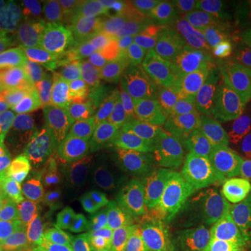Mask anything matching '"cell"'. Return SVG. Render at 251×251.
Segmentation results:
<instances>
[{"label": "cell", "instance_id": "cell-25", "mask_svg": "<svg viewBox=\"0 0 251 251\" xmlns=\"http://www.w3.org/2000/svg\"><path fill=\"white\" fill-rule=\"evenodd\" d=\"M208 116L216 123L232 120L242 112V103L234 87V78H227L208 97L197 102Z\"/></svg>", "mask_w": 251, "mask_h": 251}, {"label": "cell", "instance_id": "cell-13", "mask_svg": "<svg viewBox=\"0 0 251 251\" xmlns=\"http://www.w3.org/2000/svg\"><path fill=\"white\" fill-rule=\"evenodd\" d=\"M204 29L219 32V20L202 9L198 0H176L163 1L145 34H194Z\"/></svg>", "mask_w": 251, "mask_h": 251}, {"label": "cell", "instance_id": "cell-8", "mask_svg": "<svg viewBox=\"0 0 251 251\" xmlns=\"http://www.w3.org/2000/svg\"><path fill=\"white\" fill-rule=\"evenodd\" d=\"M131 221L147 247L152 243L172 240L187 233L193 225V216L181 198L175 193L163 201H145Z\"/></svg>", "mask_w": 251, "mask_h": 251}, {"label": "cell", "instance_id": "cell-16", "mask_svg": "<svg viewBox=\"0 0 251 251\" xmlns=\"http://www.w3.org/2000/svg\"><path fill=\"white\" fill-rule=\"evenodd\" d=\"M162 156L184 180L201 171L200 138L187 133L176 120H162Z\"/></svg>", "mask_w": 251, "mask_h": 251}, {"label": "cell", "instance_id": "cell-6", "mask_svg": "<svg viewBox=\"0 0 251 251\" xmlns=\"http://www.w3.org/2000/svg\"><path fill=\"white\" fill-rule=\"evenodd\" d=\"M105 150L106 171L100 211L131 219L145 201L140 187L138 163L113 144L106 143Z\"/></svg>", "mask_w": 251, "mask_h": 251}, {"label": "cell", "instance_id": "cell-15", "mask_svg": "<svg viewBox=\"0 0 251 251\" xmlns=\"http://www.w3.org/2000/svg\"><path fill=\"white\" fill-rule=\"evenodd\" d=\"M87 41L92 46L125 48L128 41L126 20L117 1H92L85 11Z\"/></svg>", "mask_w": 251, "mask_h": 251}, {"label": "cell", "instance_id": "cell-21", "mask_svg": "<svg viewBox=\"0 0 251 251\" xmlns=\"http://www.w3.org/2000/svg\"><path fill=\"white\" fill-rule=\"evenodd\" d=\"M138 179L145 201L168 200L176 193L179 186L177 173L163 156L140 163Z\"/></svg>", "mask_w": 251, "mask_h": 251}, {"label": "cell", "instance_id": "cell-1", "mask_svg": "<svg viewBox=\"0 0 251 251\" xmlns=\"http://www.w3.org/2000/svg\"><path fill=\"white\" fill-rule=\"evenodd\" d=\"M150 85L143 60L126 48L94 46L81 82V95L112 109L127 106Z\"/></svg>", "mask_w": 251, "mask_h": 251}, {"label": "cell", "instance_id": "cell-33", "mask_svg": "<svg viewBox=\"0 0 251 251\" xmlns=\"http://www.w3.org/2000/svg\"><path fill=\"white\" fill-rule=\"evenodd\" d=\"M234 87L240 99L242 108L251 100V73L234 78Z\"/></svg>", "mask_w": 251, "mask_h": 251}, {"label": "cell", "instance_id": "cell-40", "mask_svg": "<svg viewBox=\"0 0 251 251\" xmlns=\"http://www.w3.org/2000/svg\"><path fill=\"white\" fill-rule=\"evenodd\" d=\"M247 251H251V247H250V249H249V250H247Z\"/></svg>", "mask_w": 251, "mask_h": 251}, {"label": "cell", "instance_id": "cell-35", "mask_svg": "<svg viewBox=\"0 0 251 251\" xmlns=\"http://www.w3.org/2000/svg\"><path fill=\"white\" fill-rule=\"evenodd\" d=\"M239 186H240V196H242L243 205H244L246 214L249 216V221L251 224V183L244 176L240 175Z\"/></svg>", "mask_w": 251, "mask_h": 251}, {"label": "cell", "instance_id": "cell-27", "mask_svg": "<svg viewBox=\"0 0 251 251\" xmlns=\"http://www.w3.org/2000/svg\"><path fill=\"white\" fill-rule=\"evenodd\" d=\"M226 78L227 74L216 72L201 63L179 75L177 78H175V81H177L187 91L193 102H200L201 99L208 97L212 91H215Z\"/></svg>", "mask_w": 251, "mask_h": 251}, {"label": "cell", "instance_id": "cell-20", "mask_svg": "<svg viewBox=\"0 0 251 251\" xmlns=\"http://www.w3.org/2000/svg\"><path fill=\"white\" fill-rule=\"evenodd\" d=\"M161 120L145 122L122 133L113 144L120 151L130 156L135 163H144L162 156Z\"/></svg>", "mask_w": 251, "mask_h": 251}, {"label": "cell", "instance_id": "cell-26", "mask_svg": "<svg viewBox=\"0 0 251 251\" xmlns=\"http://www.w3.org/2000/svg\"><path fill=\"white\" fill-rule=\"evenodd\" d=\"M126 20L128 39L138 42L152 23L163 1L153 0H120L117 1Z\"/></svg>", "mask_w": 251, "mask_h": 251}, {"label": "cell", "instance_id": "cell-3", "mask_svg": "<svg viewBox=\"0 0 251 251\" xmlns=\"http://www.w3.org/2000/svg\"><path fill=\"white\" fill-rule=\"evenodd\" d=\"M67 176L70 169L46 134L0 137V190L10 180H62Z\"/></svg>", "mask_w": 251, "mask_h": 251}, {"label": "cell", "instance_id": "cell-30", "mask_svg": "<svg viewBox=\"0 0 251 251\" xmlns=\"http://www.w3.org/2000/svg\"><path fill=\"white\" fill-rule=\"evenodd\" d=\"M28 88L29 82L27 77L18 73L17 67L0 64V108Z\"/></svg>", "mask_w": 251, "mask_h": 251}, {"label": "cell", "instance_id": "cell-32", "mask_svg": "<svg viewBox=\"0 0 251 251\" xmlns=\"http://www.w3.org/2000/svg\"><path fill=\"white\" fill-rule=\"evenodd\" d=\"M144 251H190L188 234H180L179 237H175L172 240L152 243L147 246Z\"/></svg>", "mask_w": 251, "mask_h": 251}, {"label": "cell", "instance_id": "cell-22", "mask_svg": "<svg viewBox=\"0 0 251 251\" xmlns=\"http://www.w3.org/2000/svg\"><path fill=\"white\" fill-rule=\"evenodd\" d=\"M63 180L64 179L10 180L0 190V200L13 204L21 215H25L36 205H39Z\"/></svg>", "mask_w": 251, "mask_h": 251}, {"label": "cell", "instance_id": "cell-37", "mask_svg": "<svg viewBox=\"0 0 251 251\" xmlns=\"http://www.w3.org/2000/svg\"><path fill=\"white\" fill-rule=\"evenodd\" d=\"M240 175L244 176V177L251 183V143L250 145H249V148H247L246 153H244V156H243L242 172H240Z\"/></svg>", "mask_w": 251, "mask_h": 251}, {"label": "cell", "instance_id": "cell-12", "mask_svg": "<svg viewBox=\"0 0 251 251\" xmlns=\"http://www.w3.org/2000/svg\"><path fill=\"white\" fill-rule=\"evenodd\" d=\"M54 120L56 117L41 94L16 98L0 108V137L46 134Z\"/></svg>", "mask_w": 251, "mask_h": 251}, {"label": "cell", "instance_id": "cell-36", "mask_svg": "<svg viewBox=\"0 0 251 251\" xmlns=\"http://www.w3.org/2000/svg\"><path fill=\"white\" fill-rule=\"evenodd\" d=\"M249 73H251V48L247 50V53L243 56L242 60L230 70V73L227 75H230L232 78H237V77H242V75L249 74Z\"/></svg>", "mask_w": 251, "mask_h": 251}, {"label": "cell", "instance_id": "cell-4", "mask_svg": "<svg viewBox=\"0 0 251 251\" xmlns=\"http://www.w3.org/2000/svg\"><path fill=\"white\" fill-rule=\"evenodd\" d=\"M206 39L200 32H148L138 41L140 50L135 54L143 60L150 84H161L201 64Z\"/></svg>", "mask_w": 251, "mask_h": 251}, {"label": "cell", "instance_id": "cell-39", "mask_svg": "<svg viewBox=\"0 0 251 251\" xmlns=\"http://www.w3.org/2000/svg\"><path fill=\"white\" fill-rule=\"evenodd\" d=\"M242 110H244V112H247L249 115H251V100L247 103V105H244V106H243Z\"/></svg>", "mask_w": 251, "mask_h": 251}, {"label": "cell", "instance_id": "cell-34", "mask_svg": "<svg viewBox=\"0 0 251 251\" xmlns=\"http://www.w3.org/2000/svg\"><path fill=\"white\" fill-rule=\"evenodd\" d=\"M18 215H21V214L16 206L7 202V201L0 200V227L14 222V219Z\"/></svg>", "mask_w": 251, "mask_h": 251}, {"label": "cell", "instance_id": "cell-2", "mask_svg": "<svg viewBox=\"0 0 251 251\" xmlns=\"http://www.w3.org/2000/svg\"><path fill=\"white\" fill-rule=\"evenodd\" d=\"M94 46L88 41L46 39L31 63L41 95H81V82Z\"/></svg>", "mask_w": 251, "mask_h": 251}, {"label": "cell", "instance_id": "cell-24", "mask_svg": "<svg viewBox=\"0 0 251 251\" xmlns=\"http://www.w3.org/2000/svg\"><path fill=\"white\" fill-rule=\"evenodd\" d=\"M215 243L227 251H247L251 247V224L243 205L240 191Z\"/></svg>", "mask_w": 251, "mask_h": 251}, {"label": "cell", "instance_id": "cell-29", "mask_svg": "<svg viewBox=\"0 0 251 251\" xmlns=\"http://www.w3.org/2000/svg\"><path fill=\"white\" fill-rule=\"evenodd\" d=\"M25 251H72L69 239L60 229L39 227L32 230Z\"/></svg>", "mask_w": 251, "mask_h": 251}, {"label": "cell", "instance_id": "cell-17", "mask_svg": "<svg viewBox=\"0 0 251 251\" xmlns=\"http://www.w3.org/2000/svg\"><path fill=\"white\" fill-rule=\"evenodd\" d=\"M251 48V29L233 27L206 39L201 63L216 72L229 74Z\"/></svg>", "mask_w": 251, "mask_h": 251}, {"label": "cell", "instance_id": "cell-5", "mask_svg": "<svg viewBox=\"0 0 251 251\" xmlns=\"http://www.w3.org/2000/svg\"><path fill=\"white\" fill-rule=\"evenodd\" d=\"M45 41L41 7L28 1H0V64H31Z\"/></svg>", "mask_w": 251, "mask_h": 251}, {"label": "cell", "instance_id": "cell-7", "mask_svg": "<svg viewBox=\"0 0 251 251\" xmlns=\"http://www.w3.org/2000/svg\"><path fill=\"white\" fill-rule=\"evenodd\" d=\"M56 120L74 126L95 140L106 143L117 134L120 109L98 105L82 95H42Z\"/></svg>", "mask_w": 251, "mask_h": 251}, {"label": "cell", "instance_id": "cell-38", "mask_svg": "<svg viewBox=\"0 0 251 251\" xmlns=\"http://www.w3.org/2000/svg\"><path fill=\"white\" fill-rule=\"evenodd\" d=\"M197 251H227V250L224 249V247H221L218 243L211 242V243H206V244H204L202 247H200Z\"/></svg>", "mask_w": 251, "mask_h": 251}, {"label": "cell", "instance_id": "cell-11", "mask_svg": "<svg viewBox=\"0 0 251 251\" xmlns=\"http://www.w3.org/2000/svg\"><path fill=\"white\" fill-rule=\"evenodd\" d=\"M90 251H144L145 244L126 216L98 211L87 215Z\"/></svg>", "mask_w": 251, "mask_h": 251}, {"label": "cell", "instance_id": "cell-19", "mask_svg": "<svg viewBox=\"0 0 251 251\" xmlns=\"http://www.w3.org/2000/svg\"><path fill=\"white\" fill-rule=\"evenodd\" d=\"M105 171H106V150L100 148L95 144L88 156L70 171L78 190L85 215L100 211Z\"/></svg>", "mask_w": 251, "mask_h": 251}, {"label": "cell", "instance_id": "cell-9", "mask_svg": "<svg viewBox=\"0 0 251 251\" xmlns=\"http://www.w3.org/2000/svg\"><path fill=\"white\" fill-rule=\"evenodd\" d=\"M251 143V115L242 110L232 120L218 125L200 140L201 156L222 166L242 162Z\"/></svg>", "mask_w": 251, "mask_h": 251}, {"label": "cell", "instance_id": "cell-28", "mask_svg": "<svg viewBox=\"0 0 251 251\" xmlns=\"http://www.w3.org/2000/svg\"><path fill=\"white\" fill-rule=\"evenodd\" d=\"M187 133L191 135L202 138L205 137L218 123L212 120L211 117L206 115L202 110V108L198 105L197 102H191L186 108L180 112L175 119Z\"/></svg>", "mask_w": 251, "mask_h": 251}, {"label": "cell", "instance_id": "cell-31", "mask_svg": "<svg viewBox=\"0 0 251 251\" xmlns=\"http://www.w3.org/2000/svg\"><path fill=\"white\" fill-rule=\"evenodd\" d=\"M29 234V227L20 221L0 227V251H25Z\"/></svg>", "mask_w": 251, "mask_h": 251}, {"label": "cell", "instance_id": "cell-14", "mask_svg": "<svg viewBox=\"0 0 251 251\" xmlns=\"http://www.w3.org/2000/svg\"><path fill=\"white\" fill-rule=\"evenodd\" d=\"M82 214L84 206L70 173V176L60 181V184L39 205L23 215V218L27 224L39 229L66 224Z\"/></svg>", "mask_w": 251, "mask_h": 251}, {"label": "cell", "instance_id": "cell-18", "mask_svg": "<svg viewBox=\"0 0 251 251\" xmlns=\"http://www.w3.org/2000/svg\"><path fill=\"white\" fill-rule=\"evenodd\" d=\"M45 23L46 39L87 41L85 14L78 1L48 0L41 6Z\"/></svg>", "mask_w": 251, "mask_h": 251}, {"label": "cell", "instance_id": "cell-23", "mask_svg": "<svg viewBox=\"0 0 251 251\" xmlns=\"http://www.w3.org/2000/svg\"><path fill=\"white\" fill-rule=\"evenodd\" d=\"M46 135L70 171L88 156L94 147L82 130L59 120H54Z\"/></svg>", "mask_w": 251, "mask_h": 251}, {"label": "cell", "instance_id": "cell-10", "mask_svg": "<svg viewBox=\"0 0 251 251\" xmlns=\"http://www.w3.org/2000/svg\"><path fill=\"white\" fill-rule=\"evenodd\" d=\"M239 191L240 186L236 179L225 180L219 183L215 193L208 198V201L193 221L191 227L188 229L190 251H197L206 243L215 242L216 236L222 230Z\"/></svg>", "mask_w": 251, "mask_h": 251}]
</instances>
